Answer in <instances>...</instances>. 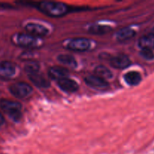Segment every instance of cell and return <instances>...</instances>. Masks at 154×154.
Listing matches in <instances>:
<instances>
[{"instance_id": "277c9868", "label": "cell", "mask_w": 154, "mask_h": 154, "mask_svg": "<svg viewBox=\"0 0 154 154\" xmlns=\"http://www.w3.org/2000/svg\"><path fill=\"white\" fill-rule=\"evenodd\" d=\"M9 90L15 97L23 99L31 94L32 92V87L26 83L17 82L11 84L9 87Z\"/></svg>"}, {"instance_id": "8992f818", "label": "cell", "mask_w": 154, "mask_h": 154, "mask_svg": "<svg viewBox=\"0 0 154 154\" xmlns=\"http://www.w3.org/2000/svg\"><path fill=\"white\" fill-rule=\"evenodd\" d=\"M84 81L87 86L95 90H105L109 87V84L107 82V81L102 79L95 75L87 76L84 79Z\"/></svg>"}, {"instance_id": "d6986e66", "label": "cell", "mask_w": 154, "mask_h": 154, "mask_svg": "<svg viewBox=\"0 0 154 154\" xmlns=\"http://www.w3.org/2000/svg\"><path fill=\"white\" fill-rule=\"evenodd\" d=\"M111 29L109 26H107L93 25L89 29V32L92 33V34L102 35L111 31Z\"/></svg>"}, {"instance_id": "8fae6325", "label": "cell", "mask_w": 154, "mask_h": 154, "mask_svg": "<svg viewBox=\"0 0 154 154\" xmlns=\"http://www.w3.org/2000/svg\"><path fill=\"white\" fill-rule=\"evenodd\" d=\"M48 75L51 79L59 81L63 78H68L69 71L66 68L61 67V66H53L50 68L48 71Z\"/></svg>"}, {"instance_id": "7a4b0ae2", "label": "cell", "mask_w": 154, "mask_h": 154, "mask_svg": "<svg viewBox=\"0 0 154 154\" xmlns=\"http://www.w3.org/2000/svg\"><path fill=\"white\" fill-rule=\"evenodd\" d=\"M0 107L2 111L14 121H19L22 117V105L19 102H14L8 99H2L0 100Z\"/></svg>"}, {"instance_id": "3957f363", "label": "cell", "mask_w": 154, "mask_h": 154, "mask_svg": "<svg viewBox=\"0 0 154 154\" xmlns=\"http://www.w3.org/2000/svg\"><path fill=\"white\" fill-rule=\"evenodd\" d=\"M13 42L17 46L24 48H38L42 46L40 38L29 34L17 33L13 37Z\"/></svg>"}, {"instance_id": "5bb4252c", "label": "cell", "mask_w": 154, "mask_h": 154, "mask_svg": "<svg viewBox=\"0 0 154 154\" xmlns=\"http://www.w3.org/2000/svg\"><path fill=\"white\" fill-rule=\"evenodd\" d=\"M124 80L130 86H136L140 84V82L142 80L141 75L138 72L136 71H132L129 72L124 75Z\"/></svg>"}, {"instance_id": "2e32d148", "label": "cell", "mask_w": 154, "mask_h": 154, "mask_svg": "<svg viewBox=\"0 0 154 154\" xmlns=\"http://www.w3.org/2000/svg\"><path fill=\"white\" fill-rule=\"evenodd\" d=\"M136 32L132 28H124L120 29L117 33V38L119 42H124L129 40L135 35Z\"/></svg>"}, {"instance_id": "52a82bcc", "label": "cell", "mask_w": 154, "mask_h": 154, "mask_svg": "<svg viewBox=\"0 0 154 154\" xmlns=\"http://www.w3.org/2000/svg\"><path fill=\"white\" fill-rule=\"evenodd\" d=\"M25 29L28 34L37 38L44 37L49 32V30L46 26L42 25V24L35 23H27V25L25 26Z\"/></svg>"}, {"instance_id": "ac0fdd59", "label": "cell", "mask_w": 154, "mask_h": 154, "mask_svg": "<svg viewBox=\"0 0 154 154\" xmlns=\"http://www.w3.org/2000/svg\"><path fill=\"white\" fill-rule=\"evenodd\" d=\"M40 66L36 61L34 60H29L28 63L25 66V72L27 75H32V74L39 72Z\"/></svg>"}, {"instance_id": "5b68a950", "label": "cell", "mask_w": 154, "mask_h": 154, "mask_svg": "<svg viewBox=\"0 0 154 154\" xmlns=\"http://www.w3.org/2000/svg\"><path fill=\"white\" fill-rule=\"evenodd\" d=\"M91 46V42L89 39L85 38H73L67 44V48L69 50L78 52L88 51Z\"/></svg>"}, {"instance_id": "e0dca14e", "label": "cell", "mask_w": 154, "mask_h": 154, "mask_svg": "<svg viewBox=\"0 0 154 154\" xmlns=\"http://www.w3.org/2000/svg\"><path fill=\"white\" fill-rule=\"evenodd\" d=\"M95 75L104 80L111 79L113 77V73L109 69L104 66H98L94 69Z\"/></svg>"}, {"instance_id": "9c48e42d", "label": "cell", "mask_w": 154, "mask_h": 154, "mask_svg": "<svg viewBox=\"0 0 154 154\" xmlns=\"http://www.w3.org/2000/svg\"><path fill=\"white\" fill-rule=\"evenodd\" d=\"M110 64L112 67L118 69H123L129 67L131 64V60L129 57L125 54H119L109 60Z\"/></svg>"}, {"instance_id": "44dd1931", "label": "cell", "mask_w": 154, "mask_h": 154, "mask_svg": "<svg viewBox=\"0 0 154 154\" xmlns=\"http://www.w3.org/2000/svg\"><path fill=\"white\" fill-rule=\"evenodd\" d=\"M4 122H5L4 117H3L2 114L1 113H0V126H1L3 124V123H4Z\"/></svg>"}, {"instance_id": "ba28073f", "label": "cell", "mask_w": 154, "mask_h": 154, "mask_svg": "<svg viewBox=\"0 0 154 154\" xmlns=\"http://www.w3.org/2000/svg\"><path fill=\"white\" fill-rule=\"evenodd\" d=\"M16 74V66L9 61H2L0 63V78H13Z\"/></svg>"}, {"instance_id": "4fadbf2b", "label": "cell", "mask_w": 154, "mask_h": 154, "mask_svg": "<svg viewBox=\"0 0 154 154\" xmlns=\"http://www.w3.org/2000/svg\"><path fill=\"white\" fill-rule=\"evenodd\" d=\"M138 46L141 48V50H153L154 48V33H148L140 38L138 41Z\"/></svg>"}, {"instance_id": "7c38bea8", "label": "cell", "mask_w": 154, "mask_h": 154, "mask_svg": "<svg viewBox=\"0 0 154 154\" xmlns=\"http://www.w3.org/2000/svg\"><path fill=\"white\" fill-rule=\"evenodd\" d=\"M28 77L31 82L39 88H48L50 87L49 81L39 72L32 75H29Z\"/></svg>"}, {"instance_id": "6da1fadb", "label": "cell", "mask_w": 154, "mask_h": 154, "mask_svg": "<svg viewBox=\"0 0 154 154\" xmlns=\"http://www.w3.org/2000/svg\"><path fill=\"white\" fill-rule=\"evenodd\" d=\"M37 7L42 13L52 17L64 16L69 11L67 5L57 2H42Z\"/></svg>"}, {"instance_id": "30bf717a", "label": "cell", "mask_w": 154, "mask_h": 154, "mask_svg": "<svg viewBox=\"0 0 154 154\" xmlns=\"http://www.w3.org/2000/svg\"><path fill=\"white\" fill-rule=\"evenodd\" d=\"M57 84H58L60 88L66 93H75V92L78 91V88H79L78 83L69 78L60 80L59 81H57Z\"/></svg>"}, {"instance_id": "ffe728a7", "label": "cell", "mask_w": 154, "mask_h": 154, "mask_svg": "<svg viewBox=\"0 0 154 154\" xmlns=\"http://www.w3.org/2000/svg\"><path fill=\"white\" fill-rule=\"evenodd\" d=\"M140 55L143 59L146 60H154V53L153 50L149 49H142L140 51Z\"/></svg>"}, {"instance_id": "9a60e30c", "label": "cell", "mask_w": 154, "mask_h": 154, "mask_svg": "<svg viewBox=\"0 0 154 154\" xmlns=\"http://www.w3.org/2000/svg\"><path fill=\"white\" fill-rule=\"evenodd\" d=\"M57 60L63 65L71 68H76L78 65L75 57L70 54H60L57 57Z\"/></svg>"}]
</instances>
